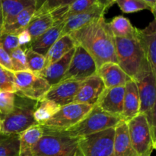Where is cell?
Returning a JSON list of instances; mask_svg holds the SVG:
<instances>
[{
  "mask_svg": "<svg viewBox=\"0 0 156 156\" xmlns=\"http://www.w3.org/2000/svg\"><path fill=\"white\" fill-rule=\"evenodd\" d=\"M144 1L146 4L150 8V11L154 15H155V11H156V0H143Z\"/></svg>",
  "mask_w": 156,
  "mask_h": 156,
  "instance_id": "obj_40",
  "label": "cell"
},
{
  "mask_svg": "<svg viewBox=\"0 0 156 156\" xmlns=\"http://www.w3.org/2000/svg\"><path fill=\"white\" fill-rule=\"evenodd\" d=\"M0 65L7 69L13 72L10 55L4 50L1 44H0Z\"/></svg>",
  "mask_w": 156,
  "mask_h": 156,
  "instance_id": "obj_38",
  "label": "cell"
},
{
  "mask_svg": "<svg viewBox=\"0 0 156 156\" xmlns=\"http://www.w3.org/2000/svg\"><path fill=\"white\" fill-rule=\"evenodd\" d=\"M44 134L41 125L30 126L19 133V156H32L34 148Z\"/></svg>",
  "mask_w": 156,
  "mask_h": 156,
  "instance_id": "obj_22",
  "label": "cell"
},
{
  "mask_svg": "<svg viewBox=\"0 0 156 156\" xmlns=\"http://www.w3.org/2000/svg\"><path fill=\"white\" fill-rule=\"evenodd\" d=\"M76 47L74 41L69 34H65L59 37V39L53 44L45 56L44 68L62 58L69 51Z\"/></svg>",
  "mask_w": 156,
  "mask_h": 156,
  "instance_id": "obj_23",
  "label": "cell"
},
{
  "mask_svg": "<svg viewBox=\"0 0 156 156\" xmlns=\"http://www.w3.org/2000/svg\"><path fill=\"white\" fill-rule=\"evenodd\" d=\"M2 7L5 26L12 22L16 15L23 9L30 5H34V0H1Z\"/></svg>",
  "mask_w": 156,
  "mask_h": 156,
  "instance_id": "obj_25",
  "label": "cell"
},
{
  "mask_svg": "<svg viewBox=\"0 0 156 156\" xmlns=\"http://www.w3.org/2000/svg\"><path fill=\"white\" fill-rule=\"evenodd\" d=\"M117 5L123 13H134L140 11L150 10V8L143 0H117Z\"/></svg>",
  "mask_w": 156,
  "mask_h": 156,
  "instance_id": "obj_33",
  "label": "cell"
},
{
  "mask_svg": "<svg viewBox=\"0 0 156 156\" xmlns=\"http://www.w3.org/2000/svg\"><path fill=\"white\" fill-rule=\"evenodd\" d=\"M4 16H3V11L2 7L1 0H0V37H1L2 34L3 30H4Z\"/></svg>",
  "mask_w": 156,
  "mask_h": 156,
  "instance_id": "obj_41",
  "label": "cell"
},
{
  "mask_svg": "<svg viewBox=\"0 0 156 156\" xmlns=\"http://www.w3.org/2000/svg\"><path fill=\"white\" fill-rule=\"evenodd\" d=\"M113 156H136L129 139L127 123L121 120L114 127Z\"/></svg>",
  "mask_w": 156,
  "mask_h": 156,
  "instance_id": "obj_21",
  "label": "cell"
},
{
  "mask_svg": "<svg viewBox=\"0 0 156 156\" xmlns=\"http://www.w3.org/2000/svg\"><path fill=\"white\" fill-rule=\"evenodd\" d=\"M102 1L107 5L108 8H110L111 6H112L114 3H116V2H117V0H102Z\"/></svg>",
  "mask_w": 156,
  "mask_h": 156,
  "instance_id": "obj_42",
  "label": "cell"
},
{
  "mask_svg": "<svg viewBox=\"0 0 156 156\" xmlns=\"http://www.w3.org/2000/svg\"><path fill=\"white\" fill-rule=\"evenodd\" d=\"M75 47L69 51L66 54L64 55L62 58L50 64L49 66L44 68L37 75L45 79L50 84V86L61 82L69 66L72 57L75 51Z\"/></svg>",
  "mask_w": 156,
  "mask_h": 156,
  "instance_id": "obj_18",
  "label": "cell"
},
{
  "mask_svg": "<svg viewBox=\"0 0 156 156\" xmlns=\"http://www.w3.org/2000/svg\"><path fill=\"white\" fill-rule=\"evenodd\" d=\"M35 12V5H30L20 12L9 25L4 27L2 33L19 34L27 27Z\"/></svg>",
  "mask_w": 156,
  "mask_h": 156,
  "instance_id": "obj_26",
  "label": "cell"
},
{
  "mask_svg": "<svg viewBox=\"0 0 156 156\" xmlns=\"http://www.w3.org/2000/svg\"><path fill=\"white\" fill-rule=\"evenodd\" d=\"M32 156H84L80 137L56 131H44Z\"/></svg>",
  "mask_w": 156,
  "mask_h": 156,
  "instance_id": "obj_3",
  "label": "cell"
},
{
  "mask_svg": "<svg viewBox=\"0 0 156 156\" xmlns=\"http://www.w3.org/2000/svg\"><path fill=\"white\" fill-rule=\"evenodd\" d=\"M24 50L27 70L34 74H37L44 69L45 57L40 53L34 51L30 47H26Z\"/></svg>",
  "mask_w": 156,
  "mask_h": 156,
  "instance_id": "obj_30",
  "label": "cell"
},
{
  "mask_svg": "<svg viewBox=\"0 0 156 156\" xmlns=\"http://www.w3.org/2000/svg\"><path fill=\"white\" fill-rule=\"evenodd\" d=\"M18 38L20 47H26L27 45H28L29 47L32 41L30 34L26 29H24L22 31L20 32L19 34H18Z\"/></svg>",
  "mask_w": 156,
  "mask_h": 156,
  "instance_id": "obj_39",
  "label": "cell"
},
{
  "mask_svg": "<svg viewBox=\"0 0 156 156\" xmlns=\"http://www.w3.org/2000/svg\"><path fill=\"white\" fill-rule=\"evenodd\" d=\"M105 89V85L103 81L95 73L81 82L73 103L94 106Z\"/></svg>",
  "mask_w": 156,
  "mask_h": 156,
  "instance_id": "obj_14",
  "label": "cell"
},
{
  "mask_svg": "<svg viewBox=\"0 0 156 156\" xmlns=\"http://www.w3.org/2000/svg\"><path fill=\"white\" fill-rule=\"evenodd\" d=\"M136 82L140 95V113H143L146 116L152 135L155 136L156 76L151 73Z\"/></svg>",
  "mask_w": 156,
  "mask_h": 156,
  "instance_id": "obj_9",
  "label": "cell"
},
{
  "mask_svg": "<svg viewBox=\"0 0 156 156\" xmlns=\"http://www.w3.org/2000/svg\"><path fill=\"white\" fill-rule=\"evenodd\" d=\"M124 92L125 86L105 88L95 105L108 114L121 117Z\"/></svg>",
  "mask_w": 156,
  "mask_h": 156,
  "instance_id": "obj_15",
  "label": "cell"
},
{
  "mask_svg": "<svg viewBox=\"0 0 156 156\" xmlns=\"http://www.w3.org/2000/svg\"><path fill=\"white\" fill-rule=\"evenodd\" d=\"M121 120H123L120 117L108 114L94 105L92 109L79 123L66 130L59 132L72 136L82 137L115 127Z\"/></svg>",
  "mask_w": 156,
  "mask_h": 156,
  "instance_id": "obj_5",
  "label": "cell"
},
{
  "mask_svg": "<svg viewBox=\"0 0 156 156\" xmlns=\"http://www.w3.org/2000/svg\"><path fill=\"white\" fill-rule=\"evenodd\" d=\"M15 93L0 91V117H3L12 112L15 105Z\"/></svg>",
  "mask_w": 156,
  "mask_h": 156,
  "instance_id": "obj_34",
  "label": "cell"
},
{
  "mask_svg": "<svg viewBox=\"0 0 156 156\" xmlns=\"http://www.w3.org/2000/svg\"><path fill=\"white\" fill-rule=\"evenodd\" d=\"M6 136L5 135H4V134H2V133H0V140H1V139H2V138H4V137H5Z\"/></svg>",
  "mask_w": 156,
  "mask_h": 156,
  "instance_id": "obj_43",
  "label": "cell"
},
{
  "mask_svg": "<svg viewBox=\"0 0 156 156\" xmlns=\"http://www.w3.org/2000/svg\"><path fill=\"white\" fill-rule=\"evenodd\" d=\"M0 156H19V134L0 140Z\"/></svg>",
  "mask_w": 156,
  "mask_h": 156,
  "instance_id": "obj_29",
  "label": "cell"
},
{
  "mask_svg": "<svg viewBox=\"0 0 156 156\" xmlns=\"http://www.w3.org/2000/svg\"><path fill=\"white\" fill-rule=\"evenodd\" d=\"M96 71L97 66L91 55L83 47L76 45L69 66L61 82L67 80L82 82L95 74Z\"/></svg>",
  "mask_w": 156,
  "mask_h": 156,
  "instance_id": "obj_11",
  "label": "cell"
},
{
  "mask_svg": "<svg viewBox=\"0 0 156 156\" xmlns=\"http://www.w3.org/2000/svg\"><path fill=\"white\" fill-rule=\"evenodd\" d=\"M55 24L56 21L51 12L41 14L34 13L25 29L30 34L32 41H34Z\"/></svg>",
  "mask_w": 156,
  "mask_h": 156,
  "instance_id": "obj_24",
  "label": "cell"
},
{
  "mask_svg": "<svg viewBox=\"0 0 156 156\" xmlns=\"http://www.w3.org/2000/svg\"><path fill=\"white\" fill-rule=\"evenodd\" d=\"M69 34L91 55L97 69L106 62L117 63L114 36L104 16Z\"/></svg>",
  "mask_w": 156,
  "mask_h": 156,
  "instance_id": "obj_1",
  "label": "cell"
},
{
  "mask_svg": "<svg viewBox=\"0 0 156 156\" xmlns=\"http://www.w3.org/2000/svg\"><path fill=\"white\" fill-rule=\"evenodd\" d=\"M92 108V105L77 103L60 107L50 120L41 126L44 131H64L79 123Z\"/></svg>",
  "mask_w": 156,
  "mask_h": 156,
  "instance_id": "obj_7",
  "label": "cell"
},
{
  "mask_svg": "<svg viewBox=\"0 0 156 156\" xmlns=\"http://www.w3.org/2000/svg\"><path fill=\"white\" fill-rule=\"evenodd\" d=\"M101 0H75L68 6L66 12L64 15V21L72 15L87 10Z\"/></svg>",
  "mask_w": 156,
  "mask_h": 156,
  "instance_id": "obj_36",
  "label": "cell"
},
{
  "mask_svg": "<svg viewBox=\"0 0 156 156\" xmlns=\"http://www.w3.org/2000/svg\"><path fill=\"white\" fill-rule=\"evenodd\" d=\"M140 101L136 82L130 80L125 85L122 120L128 122L140 114Z\"/></svg>",
  "mask_w": 156,
  "mask_h": 156,
  "instance_id": "obj_19",
  "label": "cell"
},
{
  "mask_svg": "<svg viewBox=\"0 0 156 156\" xmlns=\"http://www.w3.org/2000/svg\"><path fill=\"white\" fill-rule=\"evenodd\" d=\"M114 41L117 63L132 80L136 82L152 73L136 36L131 38L114 37Z\"/></svg>",
  "mask_w": 156,
  "mask_h": 156,
  "instance_id": "obj_2",
  "label": "cell"
},
{
  "mask_svg": "<svg viewBox=\"0 0 156 156\" xmlns=\"http://www.w3.org/2000/svg\"><path fill=\"white\" fill-rule=\"evenodd\" d=\"M0 91H10L16 94L18 90L15 85L14 72L0 65Z\"/></svg>",
  "mask_w": 156,
  "mask_h": 156,
  "instance_id": "obj_32",
  "label": "cell"
},
{
  "mask_svg": "<svg viewBox=\"0 0 156 156\" xmlns=\"http://www.w3.org/2000/svg\"><path fill=\"white\" fill-rule=\"evenodd\" d=\"M75 0H34L36 14L52 12L59 8L69 5Z\"/></svg>",
  "mask_w": 156,
  "mask_h": 156,
  "instance_id": "obj_31",
  "label": "cell"
},
{
  "mask_svg": "<svg viewBox=\"0 0 156 156\" xmlns=\"http://www.w3.org/2000/svg\"><path fill=\"white\" fill-rule=\"evenodd\" d=\"M60 106L47 99L37 101V106L34 112V117L35 121L39 125H43L44 123L50 120L59 110Z\"/></svg>",
  "mask_w": 156,
  "mask_h": 156,
  "instance_id": "obj_28",
  "label": "cell"
},
{
  "mask_svg": "<svg viewBox=\"0 0 156 156\" xmlns=\"http://www.w3.org/2000/svg\"><path fill=\"white\" fill-rule=\"evenodd\" d=\"M108 24L114 37L131 38L135 37V27L129 20L123 15L116 16Z\"/></svg>",
  "mask_w": 156,
  "mask_h": 156,
  "instance_id": "obj_27",
  "label": "cell"
},
{
  "mask_svg": "<svg viewBox=\"0 0 156 156\" xmlns=\"http://www.w3.org/2000/svg\"><path fill=\"white\" fill-rule=\"evenodd\" d=\"M114 127L80 137L84 156H113Z\"/></svg>",
  "mask_w": 156,
  "mask_h": 156,
  "instance_id": "obj_10",
  "label": "cell"
},
{
  "mask_svg": "<svg viewBox=\"0 0 156 156\" xmlns=\"http://www.w3.org/2000/svg\"><path fill=\"white\" fill-rule=\"evenodd\" d=\"M0 131H1V118H0Z\"/></svg>",
  "mask_w": 156,
  "mask_h": 156,
  "instance_id": "obj_44",
  "label": "cell"
},
{
  "mask_svg": "<svg viewBox=\"0 0 156 156\" xmlns=\"http://www.w3.org/2000/svg\"><path fill=\"white\" fill-rule=\"evenodd\" d=\"M107 9H108L107 5L101 0L87 10L69 17L64 21V26L61 36L69 34L71 32L79 30L92 21L98 19L101 17H103Z\"/></svg>",
  "mask_w": 156,
  "mask_h": 156,
  "instance_id": "obj_12",
  "label": "cell"
},
{
  "mask_svg": "<svg viewBox=\"0 0 156 156\" xmlns=\"http://www.w3.org/2000/svg\"><path fill=\"white\" fill-rule=\"evenodd\" d=\"M135 36L141 46L152 74L156 76V20L144 29L135 27Z\"/></svg>",
  "mask_w": 156,
  "mask_h": 156,
  "instance_id": "obj_13",
  "label": "cell"
},
{
  "mask_svg": "<svg viewBox=\"0 0 156 156\" xmlns=\"http://www.w3.org/2000/svg\"><path fill=\"white\" fill-rule=\"evenodd\" d=\"M14 76L18 90L15 94L30 100L40 101L44 99L51 87L45 79L28 70L15 72Z\"/></svg>",
  "mask_w": 156,
  "mask_h": 156,
  "instance_id": "obj_8",
  "label": "cell"
},
{
  "mask_svg": "<svg viewBox=\"0 0 156 156\" xmlns=\"http://www.w3.org/2000/svg\"><path fill=\"white\" fill-rule=\"evenodd\" d=\"M126 123L136 156H151L156 147V137L152 135L146 116L140 113Z\"/></svg>",
  "mask_w": 156,
  "mask_h": 156,
  "instance_id": "obj_6",
  "label": "cell"
},
{
  "mask_svg": "<svg viewBox=\"0 0 156 156\" xmlns=\"http://www.w3.org/2000/svg\"><path fill=\"white\" fill-rule=\"evenodd\" d=\"M9 55H10L14 73L27 70L25 53L21 47H19L15 49L9 53Z\"/></svg>",
  "mask_w": 156,
  "mask_h": 156,
  "instance_id": "obj_35",
  "label": "cell"
},
{
  "mask_svg": "<svg viewBox=\"0 0 156 156\" xmlns=\"http://www.w3.org/2000/svg\"><path fill=\"white\" fill-rule=\"evenodd\" d=\"M98 76L101 79L105 88L125 86L131 78L123 71L118 63L106 62L97 69Z\"/></svg>",
  "mask_w": 156,
  "mask_h": 156,
  "instance_id": "obj_17",
  "label": "cell"
},
{
  "mask_svg": "<svg viewBox=\"0 0 156 156\" xmlns=\"http://www.w3.org/2000/svg\"><path fill=\"white\" fill-rule=\"evenodd\" d=\"M0 44L8 53L19 47L18 34L12 33H2L0 37Z\"/></svg>",
  "mask_w": 156,
  "mask_h": 156,
  "instance_id": "obj_37",
  "label": "cell"
},
{
  "mask_svg": "<svg viewBox=\"0 0 156 156\" xmlns=\"http://www.w3.org/2000/svg\"><path fill=\"white\" fill-rule=\"evenodd\" d=\"M81 82H82L67 80L52 85L46 94L44 99L52 101L60 107L73 103Z\"/></svg>",
  "mask_w": 156,
  "mask_h": 156,
  "instance_id": "obj_16",
  "label": "cell"
},
{
  "mask_svg": "<svg viewBox=\"0 0 156 156\" xmlns=\"http://www.w3.org/2000/svg\"><path fill=\"white\" fill-rule=\"evenodd\" d=\"M37 101L16 95L12 113L1 118V131L5 136L19 134L30 126L37 125L34 112Z\"/></svg>",
  "mask_w": 156,
  "mask_h": 156,
  "instance_id": "obj_4",
  "label": "cell"
},
{
  "mask_svg": "<svg viewBox=\"0 0 156 156\" xmlns=\"http://www.w3.org/2000/svg\"><path fill=\"white\" fill-rule=\"evenodd\" d=\"M64 21L55 24L47 31L32 41L28 47L45 57L50 47L61 36Z\"/></svg>",
  "mask_w": 156,
  "mask_h": 156,
  "instance_id": "obj_20",
  "label": "cell"
},
{
  "mask_svg": "<svg viewBox=\"0 0 156 156\" xmlns=\"http://www.w3.org/2000/svg\"><path fill=\"white\" fill-rule=\"evenodd\" d=\"M0 118H1V117H0Z\"/></svg>",
  "mask_w": 156,
  "mask_h": 156,
  "instance_id": "obj_45",
  "label": "cell"
}]
</instances>
